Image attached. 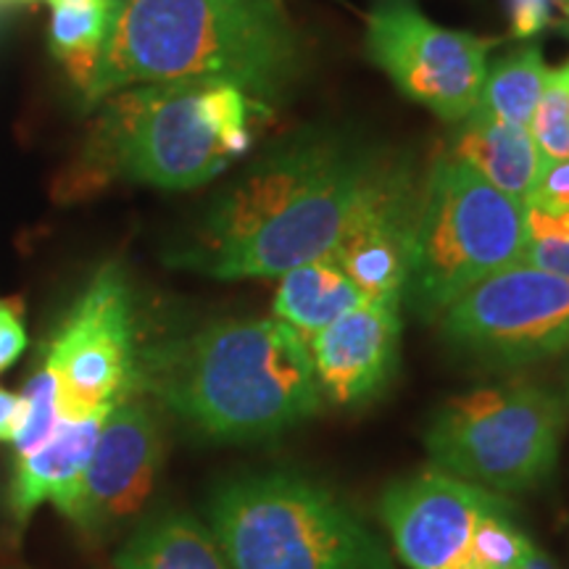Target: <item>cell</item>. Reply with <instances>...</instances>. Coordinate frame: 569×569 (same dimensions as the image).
<instances>
[{
    "instance_id": "6da1fadb",
    "label": "cell",
    "mask_w": 569,
    "mask_h": 569,
    "mask_svg": "<svg viewBox=\"0 0 569 569\" xmlns=\"http://www.w3.org/2000/svg\"><path fill=\"white\" fill-rule=\"evenodd\" d=\"M375 177L343 146L282 148L219 196L169 261L213 280L282 277L336 251Z\"/></svg>"
},
{
    "instance_id": "7a4b0ae2",
    "label": "cell",
    "mask_w": 569,
    "mask_h": 569,
    "mask_svg": "<svg viewBox=\"0 0 569 569\" xmlns=\"http://www.w3.org/2000/svg\"><path fill=\"white\" fill-rule=\"evenodd\" d=\"M140 388L219 443L277 438L325 409L309 343L280 319H224L140 353Z\"/></svg>"
},
{
    "instance_id": "3957f363",
    "label": "cell",
    "mask_w": 569,
    "mask_h": 569,
    "mask_svg": "<svg viewBox=\"0 0 569 569\" xmlns=\"http://www.w3.org/2000/svg\"><path fill=\"white\" fill-rule=\"evenodd\" d=\"M296 69V38L272 0H117L82 96L98 103L134 84L206 80L261 103L280 96Z\"/></svg>"
},
{
    "instance_id": "277c9868",
    "label": "cell",
    "mask_w": 569,
    "mask_h": 569,
    "mask_svg": "<svg viewBox=\"0 0 569 569\" xmlns=\"http://www.w3.org/2000/svg\"><path fill=\"white\" fill-rule=\"evenodd\" d=\"M251 111L264 113L267 106L227 82L182 80L119 90L98 119L90 169L161 190L198 188L248 151Z\"/></svg>"
},
{
    "instance_id": "5b68a950",
    "label": "cell",
    "mask_w": 569,
    "mask_h": 569,
    "mask_svg": "<svg viewBox=\"0 0 569 569\" xmlns=\"http://www.w3.org/2000/svg\"><path fill=\"white\" fill-rule=\"evenodd\" d=\"M206 517L230 569H393L365 519L336 490L293 469L224 482Z\"/></svg>"
},
{
    "instance_id": "8992f818",
    "label": "cell",
    "mask_w": 569,
    "mask_h": 569,
    "mask_svg": "<svg viewBox=\"0 0 569 569\" xmlns=\"http://www.w3.org/2000/svg\"><path fill=\"white\" fill-rule=\"evenodd\" d=\"M528 243L525 203L493 188L459 156L438 159L417 203L411 269L403 293L422 317L522 261Z\"/></svg>"
},
{
    "instance_id": "52a82bcc",
    "label": "cell",
    "mask_w": 569,
    "mask_h": 569,
    "mask_svg": "<svg viewBox=\"0 0 569 569\" xmlns=\"http://www.w3.org/2000/svg\"><path fill=\"white\" fill-rule=\"evenodd\" d=\"M569 407L532 382H501L459 393L425 432L432 467L498 496L543 486L559 465Z\"/></svg>"
},
{
    "instance_id": "ba28073f",
    "label": "cell",
    "mask_w": 569,
    "mask_h": 569,
    "mask_svg": "<svg viewBox=\"0 0 569 569\" xmlns=\"http://www.w3.org/2000/svg\"><path fill=\"white\" fill-rule=\"evenodd\" d=\"M377 511L409 569H525L538 551L507 496L438 467L390 482Z\"/></svg>"
},
{
    "instance_id": "9c48e42d",
    "label": "cell",
    "mask_w": 569,
    "mask_h": 569,
    "mask_svg": "<svg viewBox=\"0 0 569 569\" xmlns=\"http://www.w3.org/2000/svg\"><path fill=\"white\" fill-rule=\"evenodd\" d=\"M443 338L490 367H522L569 353V280L511 264L440 315Z\"/></svg>"
},
{
    "instance_id": "30bf717a",
    "label": "cell",
    "mask_w": 569,
    "mask_h": 569,
    "mask_svg": "<svg viewBox=\"0 0 569 569\" xmlns=\"http://www.w3.org/2000/svg\"><path fill=\"white\" fill-rule=\"evenodd\" d=\"M42 359L59 380L61 417L109 411L140 388L132 296L117 264H103L67 311Z\"/></svg>"
},
{
    "instance_id": "8fae6325",
    "label": "cell",
    "mask_w": 569,
    "mask_h": 569,
    "mask_svg": "<svg viewBox=\"0 0 569 569\" xmlns=\"http://www.w3.org/2000/svg\"><path fill=\"white\" fill-rule=\"evenodd\" d=\"M367 53L396 88L446 122L478 109L496 40L443 30L415 0H375L367 17Z\"/></svg>"
},
{
    "instance_id": "7c38bea8",
    "label": "cell",
    "mask_w": 569,
    "mask_h": 569,
    "mask_svg": "<svg viewBox=\"0 0 569 569\" xmlns=\"http://www.w3.org/2000/svg\"><path fill=\"white\" fill-rule=\"evenodd\" d=\"M163 438L153 409L127 396L109 411L80 482L59 507L82 536L98 538L138 515L153 493Z\"/></svg>"
},
{
    "instance_id": "4fadbf2b",
    "label": "cell",
    "mask_w": 569,
    "mask_h": 569,
    "mask_svg": "<svg viewBox=\"0 0 569 569\" xmlns=\"http://www.w3.org/2000/svg\"><path fill=\"white\" fill-rule=\"evenodd\" d=\"M398 340L401 317L390 301L356 306L306 340L325 403L359 409L382 396L398 365Z\"/></svg>"
},
{
    "instance_id": "5bb4252c",
    "label": "cell",
    "mask_w": 569,
    "mask_h": 569,
    "mask_svg": "<svg viewBox=\"0 0 569 569\" xmlns=\"http://www.w3.org/2000/svg\"><path fill=\"white\" fill-rule=\"evenodd\" d=\"M417 203L403 180L377 174L330 253L367 301L401 303L411 269Z\"/></svg>"
},
{
    "instance_id": "9a60e30c",
    "label": "cell",
    "mask_w": 569,
    "mask_h": 569,
    "mask_svg": "<svg viewBox=\"0 0 569 569\" xmlns=\"http://www.w3.org/2000/svg\"><path fill=\"white\" fill-rule=\"evenodd\" d=\"M109 411H96V415L77 419L63 417L46 443L13 457L6 501H9L17 528L24 530V525L42 503H53L59 509L71 496L88 467Z\"/></svg>"
},
{
    "instance_id": "2e32d148",
    "label": "cell",
    "mask_w": 569,
    "mask_h": 569,
    "mask_svg": "<svg viewBox=\"0 0 569 569\" xmlns=\"http://www.w3.org/2000/svg\"><path fill=\"white\" fill-rule=\"evenodd\" d=\"M461 161L478 169L493 188L517 201H528L543 172L546 159L532 140L530 127L467 117L465 132L457 140Z\"/></svg>"
},
{
    "instance_id": "e0dca14e",
    "label": "cell",
    "mask_w": 569,
    "mask_h": 569,
    "mask_svg": "<svg viewBox=\"0 0 569 569\" xmlns=\"http://www.w3.org/2000/svg\"><path fill=\"white\" fill-rule=\"evenodd\" d=\"M109 569H230L201 519L167 511L132 532Z\"/></svg>"
},
{
    "instance_id": "ac0fdd59",
    "label": "cell",
    "mask_w": 569,
    "mask_h": 569,
    "mask_svg": "<svg viewBox=\"0 0 569 569\" xmlns=\"http://www.w3.org/2000/svg\"><path fill=\"white\" fill-rule=\"evenodd\" d=\"M367 303L332 256L309 261L282 274L272 311L274 319L290 325L303 340L317 336L356 306Z\"/></svg>"
},
{
    "instance_id": "d6986e66",
    "label": "cell",
    "mask_w": 569,
    "mask_h": 569,
    "mask_svg": "<svg viewBox=\"0 0 569 569\" xmlns=\"http://www.w3.org/2000/svg\"><path fill=\"white\" fill-rule=\"evenodd\" d=\"M551 69L546 67L538 46H525L519 51L496 61L482 82L478 109L469 117L496 119V122L530 127L536 106L543 96Z\"/></svg>"
},
{
    "instance_id": "ffe728a7",
    "label": "cell",
    "mask_w": 569,
    "mask_h": 569,
    "mask_svg": "<svg viewBox=\"0 0 569 569\" xmlns=\"http://www.w3.org/2000/svg\"><path fill=\"white\" fill-rule=\"evenodd\" d=\"M113 3L117 0H98V3L88 6H53L48 48L69 74V80L82 92L88 90L92 71L101 59L113 17Z\"/></svg>"
},
{
    "instance_id": "44dd1931",
    "label": "cell",
    "mask_w": 569,
    "mask_h": 569,
    "mask_svg": "<svg viewBox=\"0 0 569 569\" xmlns=\"http://www.w3.org/2000/svg\"><path fill=\"white\" fill-rule=\"evenodd\" d=\"M27 398V419L21 425L19 436L13 438V457L32 451L40 443H46L53 436L56 427L61 425V401H59V380H56L53 369L42 359L40 367L34 369L24 390Z\"/></svg>"
},
{
    "instance_id": "7402d4cb",
    "label": "cell",
    "mask_w": 569,
    "mask_h": 569,
    "mask_svg": "<svg viewBox=\"0 0 569 569\" xmlns=\"http://www.w3.org/2000/svg\"><path fill=\"white\" fill-rule=\"evenodd\" d=\"M528 219V243L522 261L569 280V213H549L525 206Z\"/></svg>"
},
{
    "instance_id": "603a6c76",
    "label": "cell",
    "mask_w": 569,
    "mask_h": 569,
    "mask_svg": "<svg viewBox=\"0 0 569 569\" xmlns=\"http://www.w3.org/2000/svg\"><path fill=\"white\" fill-rule=\"evenodd\" d=\"M530 132L546 161H569V92L559 69H551Z\"/></svg>"
},
{
    "instance_id": "cb8c5ba5",
    "label": "cell",
    "mask_w": 569,
    "mask_h": 569,
    "mask_svg": "<svg viewBox=\"0 0 569 569\" xmlns=\"http://www.w3.org/2000/svg\"><path fill=\"white\" fill-rule=\"evenodd\" d=\"M27 343H30V336H27L21 301L19 298H0V375L17 365Z\"/></svg>"
},
{
    "instance_id": "d4e9b609",
    "label": "cell",
    "mask_w": 569,
    "mask_h": 569,
    "mask_svg": "<svg viewBox=\"0 0 569 569\" xmlns=\"http://www.w3.org/2000/svg\"><path fill=\"white\" fill-rule=\"evenodd\" d=\"M511 34L517 40H530L546 30L549 24H557L559 0H507Z\"/></svg>"
},
{
    "instance_id": "484cf974",
    "label": "cell",
    "mask_w": 569,
    "mask_h": 569,
    "mask_svg": "<svg viewBox=\"0 0 569 569\" xmlns=\"http://www.w3.org/2000/svg\"><path fill=\"white\" fill-rule=\"evenodd\" d=\"M27 419L24 393H13L9 388H0V443H13L21 425Z\"/></svg>"
},
{
    "instance_id": "4316f807",
    "label": "cell",
    "mask_w": 569,
    "mask_h": 569,
    "mask_svg": "<svg viewBox=\"0 0 569 569\" xmlns=\"http://www.w3.org/2000/svg\"><path fill=\"white\" fill-rule=\"evenodd\" d=\"M525 569H557V565L549 559V553H543L538 549L536 553H532V559L528 561V565H525Z\"/></svg>"
},
{
    "instance_id": "83f0119b",
    "label": "cell",
    "mask_w": 569,
    "mask_h": 569,
    "mask_svg": "<svg viewBox=\"0 0 569 569\" xmlns=\"http://www.w3.org/2000/svg\"><path fill=\"white\" fill-rule=\"evenodd\" d=\"M559 21L561 30L569 34V0H559Z\"/></svg>"
},
{
    "instance_id": "f1b7e54d",
    "label": "cell",
    "mask_w": 569,
    "mask_h": 569,
    "mask_svg": "<svg viewBox=\"0 0 569 569\" xmlns=\"http://www.w3.org/2000/svg\"><path fill=\"white\" fill-rule=\"evenodd\" d=\"M51 6H88V3H98V0H48Z\"/></svg>"
},
{
    "instance_id": "f546056e",
    "label": "cell",
    "mask_w": 569,
    "mask_h": 569,
    "mask_svg": "<svg viewBox=\"0 0 569 569\" xmlns=\"http://www.w3.org/2000/svg\"><path fill=\"white\" fill-rule=\"evenodd\" d=\"M561 398H565V403L569 407V361H567V372H565V396Z\"/></svg>"
},
{
    "instance_id": "4dcf8cb0",
    "label": "cell",
    "mask_w": 569,
    "mask_h": 569,
    "mask_svg": "<svg viewBox=\"0 0 569 569\" xmlns=\"http://www.w3.org/2000/svg\"><path fill=\"white\" fill-rule=\"evenodd\" d=\"M559 74H561V80H565V84H567V92H569V63L565 69H559Z\"/></svg>"
}]
</instances>
